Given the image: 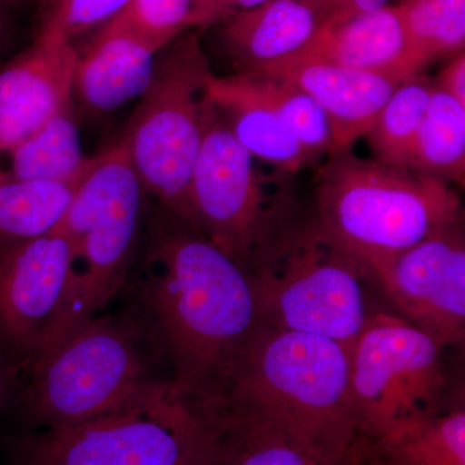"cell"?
Segmentation results:
<instances>
[{
  "instance_id": "cell-24",
  "label": "cell",
  "mask_w": 465,
  "mask_h": 465,
  "mask_svg": "<svg viewBox=\"0 0 465 465\" xmlns=\"http://www.w3.org/2000/svg\"><path fill=\"white\" fill-rule=\"evenodd\" d=\"M411 168L464 185L465 105L434 84L416 137Z\"/></svg>"
},
{
  "instance_id": "cell-10",
  "label": "cell",
  "mask_w": 465,
  "mask_h": 465,
  "mask_svg": "<svg viewBox=\"0 0 465 465\" xmlns=\"http://www.w3.org/2000/svg\"><path fill=\"white\" fill-rule=\"evenodd\" d=\"M442 349L405 318L370 314L349 351L360 437L379 439L405 421L440 414Z\"/></svg>"
},
{
  "instance_id": "cell-25",
  "label": "cell",
  "mask_w": 465,
  "mask_h": 465,
  "mask_svg": "<svg viewBox=\"0 0 465 465\" xmlns=\"http://www.w3.org/2000/svg\"><path fill=\"white\" fill-rule=\"evenodd\" d=\"M433 90L424 73L401 84L365 134L375 161L411 168L416 137Z\"/></svg>"
},
{
  "instance_id": "cell-23",
  "label": "cell",
  "mask_w": 465,
  "mask_h": 465,
  "mask_svg": "<svg viewBox=\"0 0 465 465\" xmlns=\"http://www.w3.org/2000/svg\"><path fill=\"white\" fill-rule=\"evenodd\" d=\"M399 9L410 76L464 52L465 0H405Z\"/></svg>"
},
{
  "instance_id": "cell-13",
  "label": "cell",
  "mask_w": 465,
  "mask_h": 465,
  "mask_svg": "<svg viewBox=\"0 0 465 465\" xmlns=\"http://www.w3.org/2000/svg\"><path fill=\"white\" fill-rule=\"evenodd\" d=\"M76 60L74 42L42 27L32 47L0 70V155L73 103Z\"/></svg>"
},
{
  "instance_id": "cell-7",
  "label": "cell",
  "mask_w": 465,
  "mask_h": 465,
  "mask_svg": "<svg viewBox=\"0 0 465 465\" xmlns=\"http://www.w3.org/2000/svg\"><path fill=\"white\" fill-rule=\"evenodd\" d=\"M211 73L200 33L174 39L155 63L152 82L122 140L145 192L193 228L192 173L203 134Z\"/></svg>"
},
{
  "instance_id": "cell-14",
  "label": "cell",
  "mask_w": 465,
  "mask_h": 465,
  "mask_svg": "<svg viewBox=\"0 0 465 465\" xmlns=\"http://www.w3.org/2000/svg\"><path fill=\"white\" fill-rule=\"evenodd\" d=\"M203 436L191 465H348L225 397L193 402Z\"/></svg>"
},
{
  "instance_id": "cell-33",
  "label": "cell",
  "mask_w": 465,
  "mask_h": 465,
  "mask_svg": "<svg viewBox=\"0 0 465 465\" xmlns=\"http://www.w3.org/2000/svg\"><path fill=\"white\" fill-rule=\"evenodd\" d=\"M52 2H54V0H42L43 5H45V7H48Z\"/></svg>"
},
{
  "instance_id": "cell-29",
  "label": "cell",
  "mask_w": 465,
  "mask_h": 465,
  "mask_svg": "<svg viewBox=\"0 0 465 465\" xmlns=\"http://www.w3.org/2000/svg\"><path fill=\"white\" fill-rule=\"evenodd\" d=\"M18 369L0 347V418L17 396Z\"/></svg>"
},
{
  "instance_id": "cell-28",
  "label": "cell",
  "mask_w": 465,
  "mask_h": 465,
  "mask_svg": "<svg viewBox=\"0 0 465 465\" xmlns=\"http://www.w3.org/2000/svg\"><path fill=\"white\" fill-rule=\"evenodd\" d=\"M433 84L465 105V52L452 57Z\"/></svg>"
},
{
  "instance_id": "cell-31",
  "label": "cell",
  "mask_w": 465,
  "mask_h": 465,
  "mask_svg": "<svg viewBox=\"0 0 465 465\" xmlns=\"http://www.w3.org/2000/svg\"><path fill=\"white\" fill-rule=\"evenodd\" d=\"M348 465H387L379 460L375 455L370 452L366 448L365 442L362 439H358L356 445L351 450V454L348 458Z\"/></svg>"
},
{
  "instance_id": "cell-12",
  "label": "cell",
  "mask_w": 465,
  "mask_h": 465,
  "mask_svg": "<svg viewBox=\"0 0 465 465\" xmlns=\"http://www.w3.org/2000/svg\"><path fill=\"white\" fill-rule=\"evenodd\" d=\"M402 318L440 347L459 345L465 333L463 223L369 266Z\"/></svg>"
},
{
  "instance_id": "cell-8",
  "label": "cell",
  "mask_w": 465,
  "mask_h": 465,
  "mask_svg": "<svg viewBox=\"0 0 465 465\" xmlns=\"http://www.w3.org/2000/svg\"><path fill=\"white\" fill-rule=\"evenodd\" d=\"M253 159L206 94L191 182L195 228L243 266L298 204L292 174L262 173Z\"/></svg>"
},
{
  "instance_id": "cell-19",
  "label": "cell",
  "mask_w": 465,
  "mask_h": 465,
  "mask_svg": "<svg viewBox=\"0 0 465 465\" xmlns=\"http://www.w3.org/2000/svg\"><path fill=\"white\" fill-rule=\"evenodd\" d=\"M154 52L130 34L104 25L78 51L74 94L94 113H110L142 96L154 74Z\"/></svg>"
},
{
  "instance_id": "cell-11",
  "label": "cell",
  "mask_w": 465,
  "mask_h": 465,
  "mask_svg": "<svg viewBox=\"0 0 465 465\" xmlns=\"http://www.w3.org/2000/svg\"><path fill=\"white\" fill-rule=\"evenodd\" d=\"M75 275V249L61 229L0 247V347L18 371L50 347Z\"/></svg>"
},
{
  "instance_id": "cell-34",
  "label": "cell",
  "mask_w": 465,
  "mask_h": 465,
  "mask_svg": "<svg viewBox=\"0 0 465 465\" xmlns=\"http://www.w3.org/2000/svg\"><path fill=\"white\" fill-rule=\"evenodd\" d=\"M8 2H15V0H0V5H3V3H8Z\"/></svg>"
},
{
  "instance_id": "cell-3",
  "label": "cell",
  "mask_w": 465,
  "mask_h": 465,
  "mask_svg": "<svg viewBox=\"0 0 465 465\" xmlns=\"http://www.w3.org/2000/svg\"><path fill=\"white\" fill-rule=\"evenodd\" d=\"M213 397L250 407L333 458L348 459L360 439L351 356L326 336L260 323Z\"/></svg>"
},
{
  "instance_id": "cell-4",
  "label": "cell",
  "mask_w": 465,
  "mask_h": 465,
  "mask_svg": "<svg viewBox=\"0 0 465 465\" xmlns=\"http://www.w3.org/2000/svg\"><path fill=\"white\" fill-rule=\"evenodd\" d=\"M255 291L260 323L314 333L351 351L372 312L369 266L296 204L260 242L244 264Z\"/></svg>"
},
{
  "instance_id": "cell-21",
  "label": "cell",
  "mask_w": 465,
  "mask_h": 465,
  "mask_svg": "<svg viewBox=\"0 0 465 465\" xmlns=\"http://www.w3.org/2000/svg\"><path fill=\"white\" fill-rule=\"evenodd\" d=\"M366 448L387 465H465V412L421 416L405 421Z\"/></svg>"
},
{
  "instance_id": "cell-27",
  "label": "cell",
  "mask_w": 465,
  "mask_h": 465,
  "mask_svg": "<svg viewBox=\"0 0 465 465\" xmlns=\"http://www.w3.org/2000/svg\"><path fill=\"white\" fill-rule=\"evenodd\" d=\"M131 0H54L43 27L64 34L70 41L99 30L121 14Z\"/></svg>"
},
{
  "instance_id": "cell-16",
  "label": "cell",
  "mask_w": 465,
  "mask_h": 465,
  "mask_svg": "<svg viewBox=\"0 0 465 465\" xmlns=\"http://www.w3.org/2000/svg\"><path fill=\"white\" fill-rule=\"evenodd\" d=\"M258 72L282 76L322 108L331 127L329 155L351 150L365 136L401 84L391 76L313 61L282 60Z\"/></svg>"
},
{
  "instance_id": "cell-15",
  "label": "cell",
  "mask_w": 465,
  "mask_h": 465,
  "mask_svg": "<svg viewBox=\"0 0 465 465\" xmlns=\"http://www.w3.org/2000/svg\"><path fill=\"white\" fill-rule=\"evenodd\" d=\"M339 17L332 0H268L220 24V36L237 73L258 72L298 54Z\"/></svg>"
},
{
  "instance_id": "cell-5",
  "label": "cell",
  "mask_w": 465,
  "mask_h": 465,
  "mask_svg": "<svg viewBox=\"0 0 465 465\" xmlns=\"http://www.w3.org/2000/svg\"><path fill=\"white\" fill-rule=\"evenodd\" d=\"M314 185L318 223L367 266L463 223L460 198L449 183L351 150L329 155Z\"/></svg>"
},
{
  "instance_id": "cell-20",
  "label": "cell",
  "mask_w": 465,
  "mask_h": 465,
  "mask_svg": "<svg viewBox=\"0 0 465 465\" xmlns=\"http://www.w3.org/2000/svg\"><path fill=\"white\" fill-rule=\"evenodd\" d=\"M8 179L78 183L92 158L82 152L73 103L58 110L43 127L7 153Z\"/></svg>"
},
{
  "instance_id": "cell-35",
  "label": "cell",
  "mask_w": 465,
  "mask_h": 465,
  "mask_svg": "<svg viewBox=\"0 0 465 465\" xmlns=\"http://www.w3.org/2000/svg\"><path fill=\"white\" fill-rule=\"evenodd\" d=\"M0 30H2V23H0Z\"/></svg>"
},
{
  "instance_id": "cell-6",
  "label": "cell",
  "mask_w": 465,
  "mask_h": 465,
  "mask_svg": "<svg viewBox=\"0 0 465 465\" xmlns=\"http://www.w3.org/2000/svg\"><path fill=\"white\" fill-rule=\"evenodd\" d=\"M145 194L124 143L92 157L57 226L74 246L75 275L52 344L76 324L104 313L127 283L143 237Z\"/></svg>"
},
{
  "instance_id": "cell-9",
  "label": "cell",
  "mask_w": 465,
  "mask_h": 465,
  "mask_svg": "<svg viewBox=\"0 0 465 465\" xmlns=\"http://www.w3.org/2000/svg\"><path fill=\"white\" fill-rule=\"evenodd\" d=\"M202 434L194 407L176 391L146 409L15 437L9 465H191Z\"/></svg>"
},
{
  "instance_id": "cell-17",
  "label": "cell",
  "mask_w": 465,
  "mask_h": 465,
  "mask_svg": "<svg viewBox=\"0 0 465 465\" xmlns=\"http://www.w3.org/2000/svg\"><path fill=\"white\" fill-rule=\"evenodd\" d=\"M206 94L253 158L292 176L313 161L265 94L256 73L229 76L211 73Z\"/></svg>"
},
{
  "instance_id": "cell-30",
  "label": "cell",
  "mask_w": 465,
  "mask_h": 465,
  "mask_svg": "<svg viewBox=\"0 0 465 465\" xmlns=\"http://www.w3.org/2000/svg\"><path fill=\"white\" fill-rule=\"evenodd\" d=\"M332 3L339 9L341 16H348V15L385 7L388 0H332Z\"/></svg>"
},
{
  "instance_id": "cell-18",
  "label": "cell",
  "mask_w": 465,
  "mask_h": 465,
  "mask_svg": "<svg viewBox=\"0 0 465 465\" xmlns=\"http://www.w3.org/2000/svg\"><path fill=\"white\" fill-rule=\"evenodd\" d=\"M284 60L362 70L391 76L401 84L411 78L406 65L405 33L399 5L336 18L302 51Z\"/></svg>"
},
{
  "instance_id": "cell-1",
  "label": "cell",
  "mask_w": 465,
  "mask_h": 465,
  "mask_svg": "<svg viewBox=\"0 0 465 465\" xmlns=\"http://www.w3.org/2000/svg\"><path fill=\"white\" fill-rule=\"evenodd\" d=\"M136 282L142 309L185 399L216 396L258 330L260 312L244 266L161 206L146 222Z\"/></svg>"
},
{
  "instance_id": "cell-2",
  "label": "cell",
  "mask_w": 465,
  "mask_h": 465,
  "mask_svg": "<svg viewBox=\"0 0 465 465\" xmlns=\"http://www.w3.org/2000/svg\"><path fill=\"white\" fill-rule=\"evenodd\" d=\"M27 372L16 402L29 430L146 409L177 391L139 307L76 324Z\"/></svg>"
},
{
  "instance_id": "cell-22",
  "label": "cell",
  "mask_w": 465,
  "mask_h": 465,
  "mask_svg": "<svg viewBox=\"0 0 465 465\" xmlns=\"http://www.w3.org/2000/svg\"><path fill=\"white\" fill-rule=\"evenodd\" d=\"M234 14L225 0H131L108 25L157 54L186 30L223 24Z\"/></svg>"
},
{
  "instance_id": "cell-26",
  "label": "cell",
  "mask_w": 465,
  "mask_h": 465,
  "mask_svg": "<svg viewBox=\"0 0 465 465\" xmlns=\"http://www.w3.org/2000/svg\"><path fill=\"white\" fill-rule=\"evenodd\" d=\"M256 73L269 99L290 125L300 143L312 157L330 154L331 127L322 108L311 96L282 76L265 72Z\"/></svg>"
},
{
  "instance_id": "cell-32",
  "label": "cell",
  "mask_w": 465,
  "mask_h": 465,
  "mask_svg": "<svg viewBox=\"0 0 465 465\" xmlns=\"http://www.w3.org/2000/svg\"><path fill=\"white\" fill-rule=\"evenodd\" d=\"M229 7L237 14L240 11H246V9L255 8L268 0H225Z\"/></svg>"
}]
</instances>
